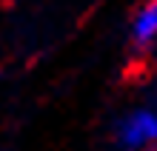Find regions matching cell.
<instances>
[{"mask_svg": "<svg viewBox=\"0 0 157 151\" xmlns=\"http://www.w3.org/2000/svg\"><path fill=\"white\" fill-rule=\"evenodd\" d=\"M117 145L126 151H143L157 143V114L137 108L117 123Z\"/></svg>", "mask_w": 157, "mask_h": 151, "instance_id": "cell-1", "label": "cell"}, {"mask_svg": "<svg viewBox=\"0 0 157 151\" xmlns=\"http://www.w3.org/2000/svg\"><path fill=\"white\" fill-rule=\"evenodd\" d=\"M157 40V0H146V3L134 12L132 20V43L137 49H146Z\"/></svg>", "mask_w": 157, "mask_h": 151, "instance_id": "cell-2", "label": "cell"}]
</instances>
